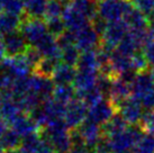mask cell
<instances>
[{"label": "cell", "mask_w": 154, "mask_h": 153, "mask_svg": "<svg viewBox=\"0 0 154 153\" xmlns=\"http://www.w3.org/2000/svg\"><path fill=\"white\" fill-rule=\"evenodd\" d=\"M134 153H154V134L145 132L135 148L133 149Z\"/></svg>", "instance_id": "cell-31"}, {"label": "cell", "mask_w": 154, "mask_h": 153, "mask_svg": "<svg viewBox=\"0 0 154 153\" xmlns=\"http://www.w3.org/2000/svg\"><path fill=\"white\" fill-rule=\"evenodd\" d=\"M116 111L129 125H137L141 123V119L144 114V108L142 104L133 96L124 99L116 107Z\"/></svg>", "instance_id": "cell-7"}, {"label": "cell", "mask_w": 154, "mask_h": 153, "mask_svg": "<svg viewBox=\"0 0 154 153\" xmlns=\"http://www.w3.org/2000/svg\"><path fill=\"white\" fill-rule=\"evenodd\" d=\"M4 153H20L19 152V150H6V151H4Z\"/></svg>", "instance_id": "cell-45"}, {"label": "cell", "mask_w": 154, "mask_h": 153, "mask_svg": "<svg viewBox=\"0 0 154 153\" xmlns=\"http://www.w3.org/2000/svg\"><path fill=\"white\" fill-rule=\"evenodd\" d=\"M22 140L20 135H18L13 128H10L0 137V144L2 145L4 150H16L17 148L19 149Z\"/></svg>", "instance_id": "cell-29"}, {"label": "cell", "mask_w": 154, "mask_h": 153, "mask_svg": "<svg viewBox=\"0 0 154 153\" xmlns=\"http://www.w3.org/2000/svg\"><path fill=\"white\" fill-rule=\"evenodd\" d=\"M94 153H111L112 152V148L110 145L109 139L107 136H103L100 140L97 142V144L94 148Z\"/></svg>", "instance_id": "cell-40"}, {"label": "cell", "mask_w": 154, "mask_h": 153, "mask_svg": "<svg viewBox=\"0 0 154 153\" xmlns=\"http://www.w3.org/2000/svg\"><path fill=\"white\" fill-rule=\"evenodd\" d=\"M41 136L51 144L56 153H69L73 148L71 133L69 132L64 119L48 123L43 127Z\"/></svg>", "instance_id": "cell-1"}, {"label": "cell", "mask_w": 154, "mask_h": 153, "mask_svg": "<svg viewBox=\"0 0 154 153\" xmlns=\"http://www.w3.org/2000/svg\"><path fill=\"white\" fill-rule=\"evenodd\" d=\"M103 136L107 137H111V136L116 135L120 133L122 131H124L125 128L127 127V122L118 113H116L114 115V117L107 122L106 124H103Z\"/></svg>", "instance_id": "cell-26"}, {"label": "cell", "mask_w": 154, "mask_h": 153, "mask_svg": "<svg viewBox=\"0 0 154 153\" xmlns=\"http://www.w3.org/2000/svg\"><path fill=\"white\" fill-rule=\"evenodd\" d=\"M46 24H47L48 33L52 34L53 36H55L56 38L60 37L61 35L66 30V27H65V24L64 21H63V19H62V17L48 19Z\"/></svg>", "instance_id": "cell-36"}, {"label": "cell", "mask_w": 154, "mask_h": 153, "mask_svg": "<svg viewBox=\"0 0 154 153\" xmlns=\"http://www.w3.org/2000/svg\"><path fill=\"white\" fill-rule=\"evenodd\" d=\"M144 132L145 131L143 130V127L137 124V125H129L120 133L108 137L112 151L118 152V151H127L134 149Z\"/></svg>", "instance_id": "cell-2"}, {"label": "cell", "mask_w": 154, "mask_h": 153, "mask_svg": "<svg viewBox=\"0 0 154 153\" xmlns=\"http://www.w3.org/2000/svg\"><path fill=\"white\" fill-rule=\"evenodd\" d=\"M4 2H5V0H0V13H1L2 9H4Z\"/></svg>", "instance_id": "cell-46"}, {"label": "cell", "mask_w": 154, "mask_h": 153, "mask_svg": "<svg viewBox=\"0 0 154 153\" xmlns=\"http://www.w3.org/2000/svg\"><path fill=\"white\" fill-rule=\"evenodd\" d=\"M6 54L8 56H16L24 54L28 47V43L25 39L20 30H15L2 36Z\"/></svg>", "instance_id": "cell-10"}, {"label": "cell", "mask_w": 154, "mask_h": 153, "mask_svg": "<svg viewBox=\"0 0 154 153\" xmlns=\"http://www.w3.org/2000/svg\"><path fill=\"white\" fill-rule=\"evenodd\" d=\"M4 105H2V108H1V113H0V116L7 120L8 123H13L16 118H18L22 114H25L23 113V111L20 109L19 105L17 104V101L14 99L13 97H4Z\"/></svg>", "instance_id": "cell-23"}, {"label": "cell", "mask_w": 154, "mask_h": 153, "mask_svg": "<svg viewBox=\"0 0 154 153\" xmlns=\"http://www.w3.org/2000/svg\"><path fill=\"white\" fill-rule=\"evenodd\" d=\"M0 153H4V148H2L1 144H0Z\"/></svg>", "instance_id": "cell-48"}, {"label": "cell", "mask_w": 154, "mask_h": 153, "mask_svg": "<svg viewBox=\"0 0 154 153\" xmlns=\"http://www.w3.org/2000/svg\"><path fill=\"white\" fill-rule=\"evenodd\" d=\"M42 106H43L44 111L46 114L47 124L54 122V120H59V119H64L66 105L51 98L45 102H43Z\"/></svg>", "instance_id": "cell-20"}, {"label": "cell", "mask_w": 154, "mask_h": 153, "mask_svg": "<svg viewBox=\"0 0 154 153\" xmlns=\"http://www.w3.org/2000/svg\"><path fill=\"white\" fill-rule=\"evenodd\" d=\"M11 128L18 135H20L22 139L29 135L38 134L41 131V127L35 123L29 116H26L25 114H22L18 118L14 120L11 123Z\"/></svg>", "instance_id": "cell-16"}, {"label": "cell", "mask_w": 154, "mask_h": 153, "mask_svg": "<svg viewBox=\"0 0 154 153\" xmlns=\"http://www.w3.org/2000/svg\"><path fill=\"white\" fill-rule=\"evenodd\" d=\"M35 47L41 52L43 58L61 60V47L59 46L57 38L47 33L39 42L36 43Z\"/></svg>", "instance_id": "cell-15"}, {"label": "cell", "mask_w": 154, "mask_h": 153, "mask_svg": "<svg viewBox=\"0 0 154 153\" xmlns=\"http://www.w3.org/2000/svg\"><path fill=\"white\" fill-rule=\"evenodd\" d=\"M62 19L64 21L66 30H70V32H73V33H77L80 30L90 25L89 19L83 14H81L80 11H78L77 9L71 7L70 5H68L65 7L63 15H62Z\"/></svg>", "instance_id": "cell-14"}, {"label": "cell", "mask_w": 154, "mask_h": 153, "mask_svg": "<svg viewBox=\"0 0 154 153\" xmlns=\"http://www.w3.org/2000/svg\"><path fill=\"white\" fill-rule=\"evenodd\" d=\"M65 9V6L60 0H48V4L46 7V13H45V18L53 19V18H61L63 15V11Z\"/></svg>", "instance_id": "cell-33"}, {"label": "cell", "mask_w": 154, "mask_h": 153, "mask_svg": "<svg viewBox=\"0 0 154 153\" xmlns=\"http://www.w3.org/2000/svg\"><path fill=\"white\" fill-rule=\"evenodd\" d=\"M109 65L111 68L114 78H117L122 73L126 72L128 70H132V56L122 54L120 52L115 50L110 56Z\"/></svg>", "instance_id": "cell-18"}, {"label": "cell", "mask_w": 154, "mask_h": 153, "mask_svg": "<svg viewBox=\"0 0 154 153\" xmlns=\"http://www.w3.org/2000/svg\"><path fill=\"white\" fill-rule=\"evenodd\" d=\"M8 122L7 120H5L1 116H0V137L4 135L5 133L8 131Z\"/></svg>", "instance_id": "cell-42"}, {"label": "cell", "mask_w": 154, "mask_h": 153, "mask_svg": "<svg viewBox=\"0 0 154 153\" xmlns=\"http://www.w3.org/2000/svg\"><path fill=\"white\" fill-rule=\"evenodd\" d=\"M23 18L20 16L11 15V14L1 11L0 13V35H4L18 30L22 25Z\"/></svg>", "instance_id": "cell-22"}, {"label": "cell", "mask_w": 154, "mask_h": 153, "mask_svg": "<svg viewBox=\"0 0 154 153\" xmlns=\"http://www.w3.org/2000/svg\"><path fill=\"white\" fill-rule=\"evenodd\" d=\"M116 113H117L116 107L112 105V102L109 99L108 100L101 99L100 101L94 104V106L89 107L87 118L103 126V124L109 122L114 117Z\"/></svg>", "instance_id": "cell-9"}, {"label": "cell", "mask_w": 154, "mask_h": 153, "mask_svg": "<svg viewBox=\"0 0 154 153\" xmlns=\"http://www.w3.org/2000/svg\"><path fill=\"white\" fill-rule=\"evenodd\" d=\"M61 60L59 59H48V58H44L35 68V73H37L39 76H48L52 78L53 73L55 71L56 67L61 63Z\"/></svg>", "instance_id": "cell-28"}, {"label": "cell", "mask_w": 154, "mask_h": 153, "mask_svg": "<svg viewBox=\"0 0 154 153\" xmlns=\"http://www.w3.org/2000/svg\"><path fill=\"white\" fill-rule=\"evenodd\" d=\"M77 97L79 98V99H81L82 101L88 106V108H89V107L94 106V104H97L98 101H100L101 99H103V92L99 90L98 87L96 86L92 89L87 90L85 92L77 94Z\"/></svg>", "instance_id": "cell-32"}, {"label": "cell", "mask_w": 154, "mask_h": 153, "mask_svg": "<svg viewBox=\"0 0 154 153\" xmlns=\"http://www.w3.org/2000/svg\"><path fill=\"white\" fill-rule=\"evenodd\" d=\"M88 106L78 97L66 104L64 122L69 130H77L86 120L88 117Z\"/></svg>", "instance_id": "cell-5"}, {"label": "cell", "mask_w": 154, "mask_h": 153, "mask_svg": "<svg viewBox=\"0 0 154 153\" xmlns=\"http://www.w3.org/2000/svg\"><path fill=\"white\" fill-rule=\"evenodd\" d=\"M100 72H94V71H81L78 70L75 79L73 81V87L75 88L77 94L85 92L87 90H90L97 86L98 76Z\"/></svg>", "instance_id": "cell-17"}, {"label": "cell", "mask_w": 154, "mask_h": 153, "mask_svg": "<svg viewBox=\"0 0 154 153\" xmlns=\"http://www.w3.org/2000/svg\"><path fill=\"white\" fill-rule=\"evenodd\" d=\"M48 0H24L26 17L43 18L45 17Z\"/></svg>", "instance_id": "cell-25"}, {"label": "cell", "mask_w": 154, "mask_h": 153, "mask_svg": "<svg viewBox=\"0 0 154 153\" xmlns=\"http://www.w3.org/2000/svg\"><path fill=\"white\" fill-rule=\"evenodd\" d=\"M151 72L153 73V76H154V64L152 65V71H151Z\"/></svg>", "instance_id": "cell-49"}, {"label": "cell", "mask_w": 154, "mask_h": 153, "mask_svg": "<svg viewBox=\"0 0 154 153\" xmlns=\"http://www.w3.org/2000/svg\"><path fill=\"white\" fill-rule=\"evenodd\" d=\"M74 35H75V45L81 52L98 48L99 42H100V39H99L100 35L94 30V27L91 25L87 26L77 33H74Z\"/></svg>", "instance_id": "cell-11"}, {"label": "cell", "mask_w": 154, "mask_h": 153, "mask_svg": "<svg viewBox=\"0 0 154 153\" xmlns=\"http://www.w3.org/2000/svg\"><path fill=\"white\" fill-rule=\"evenodd\" d=\"M77 97V91L75 88L71 85H62V86H55V89L53 92V99H55L57 101L62 104H69L72 99Z\"/></svg>", "instance_id": "cell-27"}, {"label": "cell", "mask_w": 154, "mask_h": 153, "mask_svg": "<svg viewBox=\"0 0 154 153\" xmlns=\"http://www.w3.org/2000/svg\"><path fill=\"white\" fill-rule=\"evenodd\" d=\"M69 5L83 14L90 21L98 15V1L96 0H70Z\"/></svg>", "instance_id": "cell-24"}, {"label": "cell", "mask_w": 154, "mask_h": 153, "mask_svg": "<svg viewBox=\"0 0 154 153\" xmlns=\"http://www.w3.org/2000/svg\"></svg>", "instance_id": "cell-51"}, {"label": "cell", "mask_w": 154, "mask_h": 153, "mask_svg": "<svg viewBox=\"0 0 154 153\" xmlns=\"http://www.w3.org/2000/svg\"><path fill=\"white\" fill-rule=\"evenodd\" d=\"M77 67L78 70H81V71L100 72V64H99L96 50L81 52V55L78 61Z\"/></svg>", "instance_id": "cell-21"}, {"label": "cell", "mask_w": 154, "mask_h": 153, "mask_svg": "<svg viewBox=\"0 0 154 153\" xmlns=\"http://www.w3.org/2000/svg\"><path fill=\"white\" fill-rule=\"evenodd\" d=\"M80 55H81V51L78 48L77 45H69L61 48V61L71 67L77 65Z\"/></svg>", "instance_id": "cell-30"}, {"label": "cell", "mask_w": 154, "mask_h": 153, "mask_svg": "<svg viewBox=\"0 0 154 153\" xmlns=\"http://www.w3.org/2000/svg\"><path fill=\"white\" fill-rule=\"evenodd\" d=\"M141 126L143 130L147 133L154 134V111H145L143 114V117L141 119Z\"/></svg>", "instance_id": "cell-38"}, {"label": "cell", "mask_w": 154, "mask_h": 153, "mask_svg": "<svg viewBox=\"0 0 154 153\" xmlns=\"http://www.w3.org/2000/svg\"><path fill=\"white\" fill-rule=\"evenodd\" d=\"M75 76H77V71H75L74 67L61 62L56 67L55 71L52 76V80L54 81L55 86L71 85L75 79Z\"/></svg>", "instance_id": "cell-19"}, {"label": "cell", "mask_w": 154, "mask_h": 153, "mask_svg": "<svg viewBox=\"0 0 154 153\" xmlns=\"http://www.w3.org/2000/svg\"><path fill=\"white\" fill-rule=\"evenodd\" d=\"M2 11L16 16H22L23 13H25L24 0H5Z\"/></svg>", "instance_id": "cell-34"}, {"label": "cell", "mask_w": 154, "mask_h": 153, "mask_svg": "<svg viewBox=\"0 0 154 153\" xmlns=\"http://www.w3.org/2000/svg\"><path fill=\"white\" fill-rule=\"evenodd\" d=\"M5 54H6V50H5V45L2 42V36L0 35V63L5 59Z\"/></svg>", "instance_id": "cell-43"}, {"label": "cell", "mask_w": 154, "mask_h": 153, "mask_svg": "<svg viewBox=\"0 0 154 153\" xmlns=\"http://www.w3.org/2000/svg\"><path fill=\"white\" fill-rule=\"evenodd\" d=\"M33 69H34V67L27 60L25 54H19L16 56H7L0 63V70L8 71L16 79L30 76V72Z\"/></svg>", "instance_id": "cell-6"}, {"label": "cell", "mask_w": 154, "mask_h": 153, "mask_svg": "<svg viewBox=\"0 0 154 153\" xmlns=\"http://www.w3.org/2000/svg\"><path fill=\"white\" fill-rule=\"evenodd\" d=\"M19 30L30 46H35L36 43L39 42L48 33L47 24L42 18L26 17L23 19Z\"/></svg>", "instance_id": "cell-4"}, {"label": "cell", "mask_w": 154, "mask_h": 153, "mask_svg": "<svg viewBox=\"0 0 154 153\" xmlns=\"http://www.w3.org/2000/svg\"><path fill=\"white\" fill-rule=\"evenodd\" d=\"M4 100H5L4 96L0 92V113H1V108H2V105H4Z\"/></svg>", "instance_id": "cell-44"}, {"label": "cell", "mask_w": 154, "mask_h": 153, "mask_svg": "<svg viewBox=\"0 0 154 153\" xmlns=\"http://www.w3.org/2000/svg\"><path fill=\"white\" fill-rule=\"evenodd\" d=\"M154 17V15H153V16H152V17H151V18H153ZM151 18H149V19H151Z\"/></svg>", "instance_id": "cell-50"}, {"label": "cell", "mask_w": 154, "mask_h": 153, "mask_svg": "<svg viewBox=\"0 0 154 153\" xmlns=\"http://www.w3.org/2000/svg\"><path fill=\"white\" fill-rule=\"evenodd\" d=\"M24 54H25V56L27 58V60L30 62V64L34 67V70H35V68L37 67V64L44 59L43 55L41 54V52H39L35 46H28Z\"/></svg>", "instance_id": "cell-39"}, {"label": "cell", "mask_w": 154, "mask_h": 153, "mask_svg": "<svg viewBox=\"0 0 154 153\" xmlns=\"http://www.w3.org/2000/svg\"><path fill=\"white\" fill-rule=\"evenodd\" d=\"M127 33H128V26L124 19L108 23L105 33L101 35V43L112 48H116L127 35Z\"/></svg>", "instance_id": "cell-8"}, {"label": "cell", "mask_w": 154, "mask_h": 153, "mask_svg": "<svg viewBox=\"0 0 154 153\" xmlns=\"http://www.w3.org/2000/svg\"><path fill=\"white\" fill-rule=\"evenodd\" d=\"M77 131L83 139L86 145L90 149H94L97 142L103 136L101 125H98L88 118L77 128Z\"/></svg>", "instance_id": "cell-13"}, {"label": "cell", "mask_w": 154, "mask_h": 153, "mask_svg": "<svg viewBox=\"0 0 154 153\" xmlns=\"http://www.w3.org/2000/svg\"><path fill=\"white\" fill-rule=\"evenodd\" d=\"M132 5L147 18L154 15V0H129Z\"/></svg>", "instance_id": "cell-35"}, {"label": "cell", "mask_w": 154, "mask_h": 153, "mask_svg": "<svg viewBox=\"0 0 154 153\" xmlns=\"http://www.w3.org/2000/svg\"><path fill=\"white\" fill-rule=\"evenodd\" d=\"M107 25H108L107 21L103 20V18L99 17L98 15L91 20V26L94 27V30H96L100 36L105 33V30H106V28H107Z\"/></svg>", "instance_id": "cell-41"}, {"label": "cell", "mask_w": 154, "mask_h": 153, "mask_svg": "<svg viewBox=\"0 0 154 153\" xmlns=\"http://www.w3.org/2000/svg\"><path fill=\"white\" fill-rule=\"evenodd\" d=\"M114 153H134V151L127 150V151H118V152H114Z\"/></svg>", "instance_id": "cell-47"}, {"label": "cell", "mask_w": 154, "mask_h": 153, "mask_svg": "<svg viewBox=\"0 0 154 153\" xmlns=\"http://www.w3.org/2000/svg\"><path fill=\"white\" fill-rule=\"evenodd\" d=\"M134 6L129 0H99L98 16L107 23L123 19Z\"/></svg>", "instance_id": "cell-3"}, {"label": "cell", "mask_w": 154, "mask_h": 153, "mask_svg": "<svg viewBox=\"0 0 154 153\" xmlns=\"http://www.w3.org/2000/svg\"><path fill=\"white\" fill-rule=\"evenodd\" d=\"M20 153H53L54 150L51 144L44 140L39 134L29 135L22 140V144L19 146Z\"/></svg>", "instance_id": "cell-12"}, {"label": "cell", "mask_w": 154, "mask_h": 153, "mask_svg": "<svg viewBox=\"0 0 154 153\" xmlns=\"http://www.w3.org/2000/svg\"><path fill=\"white\" fill-rule=\"evenodd\" d=\"M149 64L150 63H149V61L146 60L144 53L136 52V53L132 56V70L135 71L136 73L146 71Z\"/></svg>", "instance_id": "cell-37"}]
</instances>
